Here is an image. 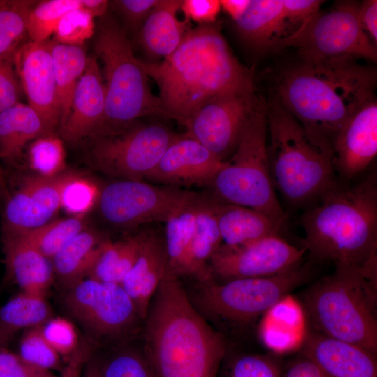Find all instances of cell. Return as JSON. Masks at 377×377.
I'll use <instances>...</instances> for the list:
<instances>
[{"label":"cell","instance_id":"obj_8","mask_svg":"<svg viewBox=\"0 0 377 377\" xmlns=\"http://www.w3.org/2000/svg\"><path fill=\"white\" fill-rule=\"evenodd\" d=\"M94 50L103 64L105 89V121L97 135L143 117L166 118L158 96L150 89L142 61L135 57L124 31L112 18L101 22Z\"/></svg>","mask_w":377,"mask_h":377},{"label":"cell","instance_id":"obj_44","mask_svg":"<svg viewBox=\"0 0 377 377\" xmlns=\"http://www.w3.org/2000/svg\"><path fill=\"white\" fill-rule=\"evenodd\" d=\"M41 330L46 341L59 355L69 356L80 344L74 325L66 318L53 317Z\"/></svg>","mask_w":377,"mask_h":377},{"label":"cell","instance_id":"obj_2","mask_svg":"<svg viewBox=\"0 0 377 377\" xmlns=\"http://www.w3.org/2000/svg\"><path fill=\"white\" fill-rule=\"evenodd\" d=\"M143 323V352L154 377H217L226 339L195 309L179 277L168 269Z\"/></svg>","mask_w":377,"mask_h":377},{"label":"cell","instance_id":"obj_18","mask_svg":"<svg viewBox=\"0 0 377 377\" xmlns=\"http://www.w3.org/2000/svg\"><path fill=\"white\" fill-rule=\"evenodd\" d=\"M223 163L197 140L178 135L145 179L174 187L209 186Z\"/></svg>","mask_w":377,"mask_h":377},{"label":"cell","instance_id":"obj_9","mask_svg":"<svg viewBox=\"0 0 377 377\" xmlns=\"http://www.w3.org/2000/svg\"><path fill=\"white\" fill-rule=\"evenodd\" d=\"M300 265L272 276L235 279L218 283L198 282L192 304L204 317L244 325L263 317L272 306L308 278Z\"/></svg>","mask_w":377,"mask_h":377},{"label":"cell","instance_id":"obj_22","mask_svg":"<svg viewBox=\"0 0 377 377\" xmlns=\"http://www.w3.org/2000/svg\"><path fill=\"white\" fill-rule=\"evenodd\" d=\"M2 241L7 278L21 291L45 297L55 279L52 260L20 236L3 234Z\"/></svg>","mask_w":377,"mask_h":377},{"label":"cell","instance_id":"obj_20","mask_svg":"<svg viewBox=\"0 0 377 377\" xmlns=\"http://www.w3.org/2000/svg\"><path fill=\"white\" fill-rule=\"evenodd\" d=\"M302 355L314 362L328 377H377L376 355L319 332L305 338Z\"/></svg>","mask_w":377,"mask_h":377},{"label":"cell","instance_id":"obj_45","mask_svg":"<svg viewBox=\"0 0 377 377\" xmlns=\"http://www.w3.org/2000/svg\"><path fill=\"white\" fill-rule=\"evenodd\" d=\"M14 59L15 56L0 59V112L21 103L23 91Z\"/></svg>","mask_w":377,"mask_h":377},{"label":"cell","instance_id":"obj_49","mask_svg":"<svg viewBox=\"0 0 377 377\" xmlns=\"http://www.w3.org/2000/svg\"><path fill=\"white\" fill-rule=\"evenodd\" d=\"M221 9L219 0H182L180 7L185 20L200 24L214 23Z\"/></svg>","mask_w":377,"mask_h":377},{"label":"cell","instance_id":"obj_51","mask_svg":"<svg viewBox=\"0 0 377 377\" xmlns=\"http://www.w3.org/2000/svg\"><path fill=\"white\" fill-rule=\"evenodd\" d=\"M359 20L363 31L372 43H377V1L366 0L359 4Z\"/></svg>","mask_w":377,"mask_h":377},{"label":"cell","instance_id":"obj_3","mask_svg":"<svg viewBox=\"0 0 377 377\" xmlns=\"http://www.w3.org/2000/svg\"><path fill=\"white\" fill-rule=\"evenodd\" d=\"M374 70L353 59L302 60L280 75L275 98L305 128L328 140L375 97Z\"/></svg>","mask_w":377,"mask_h":377},{"label":"cell","instance_id":"obj_52","mask_svg":"<svg viewBox=\"0 0 377 377\" xmlns=\"http://www.w3.org/2000/svg\"><path fill=\"white\" fill-rule=\"evenodd\" d=\"M282 377H328L312 360L302 355L292 362Z\"/></svg>","mask_w":377,"mask_h":377},{"label":"cell","instance_id":"obj_25","mask_svg":"<svg viewBox=\"0 0 377 377\" xmlns=\"http://www.w3.org/2000/svg\"><path fill=\"white\" fill-rule=\"evenodd\" d=\"M214 212L222 244L239 246L266 237L279 235L282 228L256 210L214 199Z\"/></svg>","mask_w":377,"mask_h":377},{"label":"cell","instance_id":"obj_43","mask_svg":"<svg viewBox=\"0 0 377 377\" xmlns=\"http://www.w3.org/2000/svg\"><path fill=\"white\" fill-rule=\"evenodd\" d=\"M94 17L83 8L67 13L54 32V40L61 44L82 46L94 34Z\"/></svg>","mask_w":377,"mask_h":377},{"label":"cell","instance_id":"obj_4","mask_svg":"<svg viewBox=\"0 0 377 377\" xmlns=\"http://www.w3.org/2000/svg\"><path fill=\"white\" fill-rule=\"evenodd\" d=\"M301 218L312 258L336 267L377 260V181L372 172L354 184L336 181Z\"/></svg>","mask_w":377,"mask_h":377},{"label":"cell","instance_id":"obj_36","mask_svg":"<svg viewBox=\"0 0 377 377\" xmlns=\"http://www.w3.org/2000/svg\"><path fill=\"white\" fill-rule=\"evenodd\" d=\"M37 1L3 0L0 5V59L15 56L27 34L29 13Z\"/></svg>","mask_w":377,"mask_h":377},{"label":"cell","instance_id":"obj_5","mask_svg":"<svg viewBox=\"0 0 377 377\" xmlns=\"http://www.w3.org/2000/svg\"><path fill=\"white\" fill-rule=\"evenodd\" d=\"M267 124L274 189L293 206L317 201L337 180L331 143L305 128L275 98L267 102Z\"/></svg>","mask_w":377,"mask_h":377},{"label":"cell","instance_id":"obj_57","mask_svg":"<svg viewBox=\"0 0 377 377\" xmlns=\"http://www.w3.org/2000/svg\"><path fill=\"white\" fill-rule=\"evenodd\" d=\"M1 161L0 158V198L4 195L6 191V184Z\"/></svg>","mask_w":377,"mask_h":377},{"label":"cell","instance_id":"obj_10","mask_svg":"<svg viewBox=\"0 0 377 377\" xmlns=\"http://www.w3.org/2000/svg\"><path fill=\"white\" fill-rule=\"evenodd\" d=\"M177 135L162 123L138 119L90 138L89 158L110 177L144 180Z\"/></svg>","mask_w":377,"mask_h":377},{"label":"cell","instance_id":"obj_32","mask_svg":"<svg viewBox=\"0 0 377 377\" xmlns=\"http://www.w3.org/2000/svg\"><path fill=\"white\" fill-rule=\"evenodd\" d=\"M50 50L61 114V126L68 116L73 94L86 68L88 57L82 46L61 44L54 40H50Z\"/></svg>","mask_w":377,"mask_h":377},{"label":"cell","instance_id":"obj_11","mask_svg":"<svg viewBox=\"0 0 377 377\" xmlns=\"http://www.w3.org/2000/svg\"><path fill=\"white\" fill-rule=\"evenodd\" d=\"M64 304L96 343H121L143 323L120 284L85 278L66 290Z\"/></svg>","mask_w":377,"mask_h":377},{"label":"cell","instance_id":"obj_15","mask_svg":"<svg viewBox=\"0 0 377 377\" xmlns=\"http://www.w3.org/2000/svg\"><path fill=\"white\" fill-rule=\"evenodd\" d=\"M305 247L298 248L279 235L239 246L221 244L209 262L210 272L223 281L272 276L301 265Z\"/></svg>","mask_w":377,"mask_h":377},{"label":"cell","instance_id":"obj_13","mask_svg":"<svg viewBox=\"0 0 377 377\" xmlns=\"http://www.w3.org/2000/svg\"><path fill=\"white\" fill-rule=\"evenodd\" d=\"M198 194L144 180L120 179L101 189L97 205L107 223L130 229L151 221L164 222L176 208Z\"/></svg>","mask_w":377,"mask_h":377},{"label":"cell","instance_id":"obj_24","mask_svg":"<svg viewBox=\"0 0 377 377\" xmlns=\"http://www.w3.org/2000/svg\"><path fill=\"white\" fill-rule=\"evenodd\" d=\"M182 1L158 0L138 30V42L145 54L161 60L172 54L190 28L177 17Z\"/></svg>","mask_w":377,"mask_h":377},{"label":"cell","instance_id":"obj_37","mask_svg":"<svg viewBox=\"0 0 377 377\" xmlns=\"http://www.w3.org/2000/svg\"><path fill=\"white\" fill-rule=\"evenodd\" d=\"M26 148L29 165L36 175L53 177L66 170L64 142L55 133L37 138Z\"/></svg>","mask_w":377,"mask_h":377},{"label":"cell","instance_id":"obj_16","mask_svg":"<svg viewBox=\"0 0 377 377\" xmlns=\"http://www.w3.org/2000/svg\"><path fill=\"white\" fill-rule=\"evenodd\" d=\"M14 64L28 103L50 133L59 129L61 114L50 50V40L28 41L15 54Z\"/></svg>","mask_w":377,"mask_h":377},{"label":"cell","instance_id":"obj_21","mask_svg":"<svg viewBox=\"0 0 377 377\" xmlns=\"http://www.w3.org/2000/svg\"><path fill=\"white\" fill-rule=\"evenodd\" d=\"M168 269L163 238L154 232H144L137 259L120 283L143 321Z\"/></svg>","mask_w":377,"mask_h":377},{"label":"cell","instance_id":"obj_41","mask_svg":"<svg viewBox=\"0 0 377 377\" xmlns=\"http://www.w3.org/2000/svg\"><path fill=\"white\" fill-rule=\"evenodd\" d=\"M41 326L24 331L19 342L17 354L29 364L50 371L59 367L60 355L45 339Z\"/></svg>","mask_w":377,"mask_h":377},{"label":"cell","instance_id":"obj_12","mask_svg":"<svg viewBox=\"0 0 377 377\" xmlns=\"http://www.w3.org/2000/svg\"><path fill=\"white\" fill-rule=\"evenodd\" d=\"M359 3L339 1L309 20L284 43L297 49L302 60L366 59L376 61V46L363 31Z\"/></svg>","mask_w":377,"mask_h":377},{"label":"cell","instance_id":"obj_26","mask_svg":"<svg viewBox=\"0 0 377 377\" xmlns=\"http://www.w3.org/2000/svg\"><path fill=\"white\" fill-rule=\"evenodd\" d=\"M49 133L42 118L29 104L19 103L1 112V160L15 163L31 142Z\"/></svg>","mask_w":377,"mask_h":377},{"label":"cell","instance_id":"obj_46","mask_svg":"<svg viewBox=\"0 0 377 377\" xmlns=\"http://www.w3.org/2000/svg\"><path fill=\"white\" fill-rule=\"evenodd\" d=\"M0 377H58L51 371L36 367L17 353L0 349Z\"/></svg>","mask_w":377,"mask_h":377},{"label":"cell","instance_id":"obj_40","mask_svg":"<svg viewBox=\"0 0 377 377\" xmlns=\"http://www.w3.org/2000/svg\"><path fill=\"white\" fill-rule=\"evenodd\" d=\"M101 377H154L143 352L121 348L100 362Z\"/></svg>","mask_w":377,"mask_h":377},{"label":"cell","instance_id":"obj_1","mask_svg":"<svg viewBox=\"0 0 377 377\" xmlns=\"http://www.w3.org/2000/svg\"><path fill=\"white\" fill-rule=\"evenodd\" d=\"M142 62L149 78L158 86L166 118L184 126L215 96L254 88L249 71L233 55L215 23L189 29L169 56Z\"/></svg>","mask_w":377,"mask_h":377},{"label":"cell","instance_id":"obj_17","mask_svg":"<svg viewBox=\"0 0 377 377\" xmlns=\"http://www.w3.org/2000/svg\"><path fill=\"white\" fill-rule=\"evenodd\" d=\"M334 172L343 181L362 173L377 154V102L375 97L359 108L332 142Z\"/></svg>","mask_w":377,"mask_h":377},{"label":"cell","instance_id":"obj_29","mask_svg":"<svg viewBox=\"0 0 377 377\" xmlns=\"http://www.w3.org/2000/svg\"><path fill=\"white\" fill-rule=\"evenodd\" d=\"M262 318L260 338L271 350L278 353L290 351L304 339L302 308L289 295L277 302Z\"/></svg>","mask_w":377,"mask_h":377},{"label":"cell","instance_id":"obj_39","mask_svg":"<svg viewBox=\"0 0 377 377\" xmlns=\"http://www.w3.org/2000/svg\"><path fill=\"white\" fill-rule=\"evenodd\" d=\"M100 193L96 182L73 172L61 190V208L70 216H84L97 205Z\"/></svg>","mask_w":377,"mask_h":377},{"label":"cell","instance_id":"obj_54","mask_svg":"<svg viewBox=\"0 0 377 377\" xmlns=\"http://www.w3.org/2000/svg\"><path fill=\"white\" fill-rule=\"evenodd\" d=\"M80 3L81 8L90 13L94 17L105 15L110 3L106 0H80Z\"/></svg>","mask_w":377,"mask_h":377},{"label":"cell","instance_id":"obj_47","mask_svg":"<svg viewBox=\"0 0 377 377\" xmlns=\"http://www.w3.org/2000/svg\"><path fill=\"white\" fill-rule=\"evenodd\" d=\"M323 3L320 0H282L283 14L292 36L320 11Z\"/></svg>","mask_w":377,"mask_h":377},{"label":"cell","instance_id":"obj_31","mask_svg":"<svg viewBox=\"0 0 377 377\" xmlns=\"http://www.w3.org/2000/svg\"><path fill=\"white\" fill-rule=\"evenodd\" d=\"M54 216L38 193L22 180L6 201L2 233L20 235L52 221Z\"/></svg>","mask_w":377,"mask_h":377},{"label":"cell","instance_id":"obj_38","mask_svg":"<svg viewBox=\"0 0 377 377\" xmlns=\"http://www.w3.org/2000/svg\"><path fill=\"white\" fill-rule=\"evenodd\" d=\"M79 8L80 0H47L36 3L28 17L29 40L37 43L47 40L62 17L69 11Z\"/></svg>","mask_w":377,"mask_h":377},{"label":"cell","instance_id":"obj_34","mask_svg":"<svg viewBox=\"0 0 377 377\" xmlns=\"http://www.w3.org/2000/svg\"><path fill=\"white\" fill-rule=\"evenodd\" d=\"M52 318V311L45 296L23 291L0 308V326L13 334L43 325Z\"/></svg>","mask_w":377,"mask_h":377},{"label":"cell","instance_id":"obj_55","mask_svg":"<svg viewBox=\"0 0 377 377\" xmlns=\"http://www.w3.org/2000/svg\"><path fill=\"white\" fill-rule=\"evenodd\" d=\"M82 377H101L100 362L91 357L84 366Z\"/></svg>","mask_w":377,"mask_h":377},{"label":"cell","instance_id":"obj_7","mask_svg":"<svg viewBox=\"0 0 377 377\" xmlns=\"http://www.w3.org/2000/svg\"><path fill=\"white\" fill-rule=\"evenodd\" d=\"M267 102L257 95L235 151L209 186L218 201L260 212L283 228L287 216L275 193L267 159Z\"/></svg>","mask_w":377,"mask_h":377},{"label":"cell","instance_id":"obj_35","mask_svg":"<svg viewBox=\"0 0 377 377\" xmlns=\"http://www.w3.org/2000/svg\"><path fill=\"white\" fill-rule=\"evenodd\" d=\"M87 227L84 216H70L52 219L38 228L17 236L52 260L64 245Z\"/></svg>","mask_w":377,"mask_h":377},{"label":"cell","instance_id":"obj_19","mask_svg":"<svg viewBox=\"0 0 377 377\" xmlns=\"http://www.w3.org/2000/svg\"><path fill=\"white\" fill-rule=\"evenodd\" d=\"M105 116V89L96 56H88L84 72L75 89L70 112L60 126L62 140L77 144L96 136L102 129Z\"/></svg>","mask_w":377,"mask_h":377},{"label":"cell","instance_id":"obj_42","mask_svg":"<svg viewBox=\"0 0 377 377\" xmlns=\"http://www.w3.org/2000/svg\"><path fill=\"white\" fill-rule=\"evenodd\" d=\"M279 361L269 355L244 354L231 360L220 377H282Z\"/></svg>","mask_w":377,"mask_h":377},{"label":"cell","instance_id":"obj_28","mask_svg":"<svg viewBox=\"0 0 377 377\" xmlns=\"http://www.w3.org/2000/svg\"><path fill=\"white\" fill-rule=\"evenodd\" d=\"M204 196L195 197L176 208L166 219L164 243L168 270L179 277L190 276V249L197 209Z\"/></svg>","mask_w":377,"mask_h":377},{"label":"cell","instance_id":"obj_6","mask_svg":"<svg viewBox=\"0 0 377 377\" xmlns=\"http://www.w3.org/2000/svg\"><path fill=\"white\" fill-rule=\"evenodd\" d=\"M318 332L377 354V260L360 267H336L303 296Z\"/></svg>","mask_w":377,"mask_h":377},{"label":"cell","instance_id":"obj_33","mask_svg":"<svg viewBox=\"0 0 377 377\" xmlns=\"http://www.w3.org/2000/svg\"><path fill=\"white\" fill-rule=\"evenodd\" d=\"M143 235L144 232L117 242L105 241L86 278L120 284L137 259Z\"/></svg>","mask_w":377,"mask_h":377},{"label":"cell","instance_id":"obj_50","mask_svg":"<svg viewBox=\"0 0 377 377\" xmlns=\"http://www.w3.org/2000/svg\"><path fill=\"white\" fill-rule=\"evenodd\" d=\"M91 355V347L84 343H80L68 356V362L58 377H82L84 366Z\"/></svg>","mask_w":377,"mask_h":377},{"label":"cell","instance_id":"obj_48","mask_svg":"<svg viewBox=\"0 0 377 377\" xmlns=\"http://www.w3.org/2000/svg\"><path fill=\"white\" fill-rule=\"evenodd\" d=\"M158 0H117L112 1L127 25L139 30Z\"/></svg>","mask_w":377,"mask_h":377},{"label":"cell","instance_id":"obj_58","mask_svg":"<svg viewBox=\"0 0 377 377\" xmlns=\"http://www.w3.org/2000/svg\"><path fill=\"white\" fill-rule=\"evenodd\" d=\"M3 2V0H0V5Z\"/></svg>","mask_w":377,"mask_h":377},{"label":"cell","instance_id":"obj_27","mask_svg":"<svg viewBox=\"0 0 377 377\" xmlns=\"http://www.w3.org/2000/svg\"><path fill=\"white\" fill-rule=\"evenodd\" d=\"M107 239L87 227L73 237L52 258L54 277L66 290L85 279L102 244Z\"/></svg>","mask_w":377,"mask_h":377},{"label":"cell","instance_id":"obj_30","mask_svg":"<svg viewBox=\"0 0 377 377\" xmlns=\"http://www.w3.org/2000/svg\"><path fill=\"white\" fill-rule=\"evenodd\" d=\"M222 244L214 212V199L204 197L199 204L190 249V276L198 282L213 279L209 262Z\"/></svg>","mask_w":377,"mask_h":377},{"label":"cell","instance_id":"obj_14","mask_svg":"<svg viewBox=\"0 0 377 377\" xmlns=\"http://www.w3.org/2000/svg\"><path fill=\"white\" fill-rule=\"evenodd\" d=\"M254 88L227 91L201 106L186 124L184 134L225 161L235 151L253 110Z\"/></svg>","mask_w":377,"mask_h":377},{"label":"cell","instance_id":"obj_23","mask_svg":"<svg viewBox=\"0 0 377 377\" xmlns=\"http://www.w3.org/2000/svg\"><path fill=\"white\" fill-rule=\"evenodd\" d=\"M234 22L242 40L260 52L283 47L292 36L282 0H251L244 15Z\"/></svg>","mask_w":377,"mask_h":377},{"label":"cell","instance_id":"obj_53","mask_svg":"<svg viewBox=\"0 0 377 377\" xmlns=\"http://www.w3.org/2000/svg\"><path fill=\"white\" fill-rule=\"evenodd\" d=\"M251 0H221V8L236 21L240 18L247 10Z\"/></svg>","mask_w":377,"mask_h":377},{"label":"cell","instance_id":"obj_56","mask_svg":"<svg viewBox=\"0 0 377 377\" xmlns=\"http://www.w3.org/2000/svg\"><path fill=\"white\" fill-rule=\"evenodd\" d=\"M15 334L0 326V349L6 348Z\"/></svg>","mask_w":377,"mask_h":377}]
</instances>
